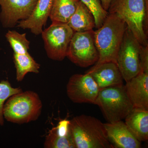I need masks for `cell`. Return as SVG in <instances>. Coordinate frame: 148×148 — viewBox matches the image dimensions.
Listing matches in <instances>:
<instances>
[{"label": "cell", "mask_w": 148, "mask_h": 148, "mask_svg": "<svg viewBox=\"0 0 148 148\" xmlns=\"http://www.w3.org/2000/svg\"><path fill=\"white\" fill-rule=\"evenodd\" d=\"M126 27L125 21L117 14L109 13L102 26L94 31L95 45L99 55L95 65L110 62L117 64L118 53Z\"/></svg>", "instance_id": "1"}, {"label": "cell", "mask_w": 148, "mask_h": 148, "mask_svg": "<svg viewBox=\"0 0 148 148\" xmlns=\"http://www.w3.org/2000/svg\"><path fill=\"white\" fill-rule=\"evenodd\" d=\"M108 11L125 21L142 45H148V7L145 0H112Z\"/></svg>", "instance_id": "2"}, {"label": "cell", "mask_w": 148, "mask_h": 148, "mask_svg": "<svg viewBox=\"0 0 148 148\" xmlns=\"http://www.w3.org/2000/svg\"><path fill=\"white\" fill-rule=\"evenodd\" d=\"M70 128L76 148H113L104 123L94 117H75L70 121Z\"/></svg>", "instance_id": "3"}, {"label": "cell", "mask_w": 148, "mask_h": 148, "mask_svg": "<svg viewBox=\"0 0 148 148\" xmlns=\"http://www.w3.org/2000/svg\"><path fill=\"white\" fill-rule=\"evenodd\" d=\"M42 108V103L36 92L22 91L8 98L5 103L3 114L7 121L24 124L37 120Z\"/></svg>", "instance_id": "4"}, {"label": "cell", "mask_w": 148, "mask_h": 148, "mask_svg": "<svg viewBox=\"0 0 148 148\" xmlns=\"http://www.w3.org/2000/svg\"><path fill=\"white\" fill-rule=\"evenodd\" d=\"M95 105L101 109L108 123L124 119L134 108L124 84L100 90Z\"/></svg>", "instance_id": "5"}, {"label": "cell", "mask_w": 148, "mask_h": 148, "mask_svg": "<svg viewBox=\"0 0 148 148\" xmlns=\"http://www.w3.org/2000/svg\"><path fill=\"white\" fill-rule=\"evenodd\" d=\"M143 47L127 26L117 58V65L125 82L140 71V54Z\"/></svg>", "instance_id": "6"}, {"label": "cell", "mask_w": 148, "mask_h": 148, "mask_svg": "<svg viewBox=\"0 0 148 148\" xmlns=\"http://www.w3.org/2000/svg\"><path fill=\"white\" fill-rule=\"evenodd\" d=\"M74 31L64 23L52 22L41 34L47 55L52 60L62 61L67 57Z\"/></svg>", "instance_id": "7"}, {"label": "cell", "mask_w": 148, "mask_h": 148, "mask_svg": "<svg viewBox=\"0 0 148 148\" xmlns=\"http://www.w3.org/2000/svg\"><path fill=\"white\" fill-rule=\"evenodd\" d=\"M93 30L74 32L67 57L72 63L82 68L95 65L99 55L94 40Z\"/></svg>", "instance_id": "8"}, {"label": "cell", "mask_w": 148, "mask_h": 148, "mask_svg": "<svg viewBox=\"0 0 148 148\" xmlns=\"http://www.w3.org/2000/svg\"><path fill=\"white\" fill-rule=\"evenodd\" d=\"M100 89L90 74H76L69 79L66 92L69 99L74 103L95 105Z\"/></svg>", "instance_id": "9"}, {"label": "cell", "mask_w": 148, "mask_h": 148, "mask_svg": "<svg viewBox=\"0 0 148 148\" xmlns=\"http://www.w3.org/2000/svg\"><path fill=\"white\" fill-rule=\"evenodd\" d=\"M38 0H0V21L3 28H12L29 18Z\"/></svg>", "instance_id": "10"}, {"label": "cell", "mask_w": 148, "mask_h": 148, "mask_svg": "<svg viewBox=\"0 0 148 148\" xmlns=\"http://www.w3.org/2000/svg\"><path fill=\"white\" fill-rule=\"evenodd\" d=\"M109 142L113 148H140L138 140L122 120L104 123Z\"/></svg>", "instance_id": "11"}, {"label": "cell", "mask_w": 148, "mask_h": 148, "mask_svg": "<svg viewBox=\"0 0 148 148\" xmlns=\"http://www.w3.org/2000/svg\"><path fill=\"white\" fill-rule=\"evenodd\" d=\"M86 73L92 77L100 90L106 88L123 84V79L118 66L114 62L94 65Z\"/></svg>", "instance_id": "12"}, {"label": "cell", "mask_w": 148, "mask_h": 148, "mask_svg": "<svg viewBox=\"0 0 148 148\" xmlns=\"http://www.w3.org/2000/svg\"><path fill=\"white\" fill-rule=\"evenodd\" d=\"M125 86L134 108L148 110V73L140 71Z\"/></svg>", "instance_id": "13"}, {"label": "cell", "mask_w": 148, "mask_h": 148, "mask_svg": "<svg viewBox=\"0 0 148 148\" xmlns=\"http://www.w3.org/2000/svg\"><path fill=\"white\" fill-rule=\"evenodd\" d=\"M53 0H38L29 18L18 21L17 27L29 29L35 35L41 34L43 27L49 18Z\"/></svg>", "instance_id": "14"}, {"label": "cell", "mask_w": 148, "mask_h": 148, "mask_svg": "<svg viewBox=\"0 0 148 148\" xmlns=\"http://www.w3.org/2000/svg\"><path fill=\"white\" fill-rule=\"evenodd\" d=\"M125 123L140 142L148 140V110L135 108L125 119Z\"/></svg>", "instance_id": "15"}, {"label": "cell", "mask_w": 148, "mask_h": 148, "mask_svg": "<svg viewBox=\"0 0 148 148\" xmlns=\"http://www.w3.org/2000/svg\"><path fill=\"white\" fill-rule=\"evenodd\" d=\"M67 24L74 32H87L95 27V18L92 12L80 1Z\"/></svg>", "instance_id": "16"}, {"label": "cell", "mask_w": 148, "mask_h": 148, "mask_svg": "<svg viewBox=\"0 0 148 148\" xmlns=\"http://www.w3.org/2000/svg\"><path fill=\"white\" fill-rule=\"evenodd\" d=\"M79 1L80 0H53L49 18L52 22L67 24Z\"/></svg>", "instance_id": "17"}, {"label": "cell", "mask_w": 148, "mask_h": 148, "mask_svg": "<svg viewBox=\"0 0 148 148\" xmlns=\"http://www.w3.org/2000/svg\"><path fill=\"white\" fill-rule=\"evenodd\" d=\"M13 61L16 70V79L21 82L27 73L38 74L40 66L37 63L29 53L13 54Z\"/></svg>", "instance_id": "18"}, {"label": "cell", "mask_w": 148, "mask_h": 148, "mask_svg": "<svg viewBox=\"0 0 148 148\" xmlns=\"http://www.w3.org/2000/svg\"><path fill=\"white\" fill-rule=\"evenodd\" d=\"M5 38L14 51L17 54L29 53L30 42L26 37V33L20 34L15 31H9L6 34Z\"/></svg>", "instance_id": "19"}, {"label": "cell", "mask_w": 148, "mask_h": 148, "mask_svg": "<svg viewBox=\"0 0 148 148\" xmlns=\"http://www.w3.org/2000/svg\"><path fill=\"white\" fill-rule=\"evenodd\" d=\"M44 147L46 148H76L71 133L67 136H60L56 133L54 127L46 137Z\"/></svg>", "instance_id": "20"}, {"label": "cell", "mask_w": 148, "mask_h": 148, "mask_svg": "<svg viewBox=\"0 0 148 148\" xmlns=\"http://www.w3.org/2000/svg\"><path fill=\"white\" fill-rule=\"evenodd\" d=\"M86 6L94 16L95 28L98 29L103 25L109 12L103 8L101 0H80Z\"/></svg>", "instance_id": "21"}, {"label": "cell", "mask_w": 148, "mask_h": 148, "mask_svg": "<svg viewBox=\"0 0 148 148\" xmlns=\"http://www.w3.org/2000/svg\"><path fill=\"white\" fill-rule=\"evenodd\" d=\"M22 91L20 88H14L8 80H3L0 82V126L4 123L3 107L5 103L12 95Z\"/></svg>", "instance_id": "22"}, {"label": "cell", "mask_w": 148, "mask_h": 148, "mask_svg": "<svg viewBox=\"0 0 148 148\" xmlns=\"http://www.w3.org/2000/svg\"><path fill=\"white\" fill-rule=\"evenodd\" d=\"M70 121L64 119L59 122L55 127L56 131L58 135L66 136L71 134L70 128Z\"/></svg>", "instance_id": "23"}, {"label": "cell", "mask_w": 148, "mask_h": 148, "mask_svg": "<svg viewBox=\"0 0 148 148\" xmlns=\"http://www.w3.org/2000/svg\"><path fill=\"white\" fill-rule=\"evenodd\" d=\"M140 71L148 73V45L143 46L140 57Z\"/></svg>", "instance_id": "24"}, {"label": "cell", "mask_w": 148, "mask_h": 148, "mask_svg": "<svg viewBox=\"0 0 148 148\" xmlns=\"http://www.w3.org/2000/svg\"><path fill=\"white\" fill-rule=\"evenodd\" d=\"M111 1L112 0H101V4L103 8L107 11L108 10Z\"/></svg>", "instance_id": "25"}]
</instances>
